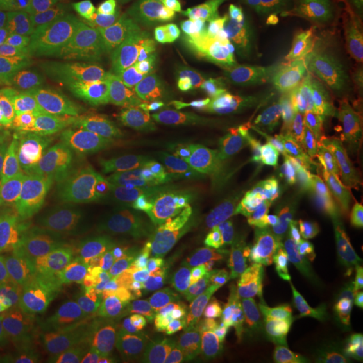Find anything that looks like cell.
I'll list each match as a JSON object with an SVG mask.
<instances>
[{"mask_svg":"<svg viewBox=\"0 0 363 363\" xmlns=\"http://www.w3.org/2000/svg\"><path fill=\"white\" fill-rule=\"evenodd\" d=\"M35 138L38 135L22 108L0 113V181L22 172L25 156L30 145L35 143Z\"/></svg>","mask_w":363,"mask_h":363,"instance_id":"14","label":"cell"},{"mask_svg":"<svg viewBox=\"0 0 363 363\" xmlns=\"http://www.w3.org/2000/svg\"><path fill=\"white\" fill-rule=\"evenodd\" d=\"M320 81L267 57L208 89L143 111L111 183L121 226L216 229L283 156Z\"/></svg>","mask_w":363,"mask_h":363,"instance_id":"1","label":"cell"},{"mask_svg":"<svg viewBox=\"0 0 363 363\" xmlns=\"http://www.w3.org/2000/svg\"><path fill=\"white\" fill-rule=\"evenodd\" d=\"M35 135L121 143L138 111L113 54L97 40L27 46L22 105Z\"/></svg>","mask_w":363,"mask_h":363,"instance_id":"5","label":"cell"},{"mask_svg":"<svg viewBox=\"0 0 363 363\" xmlns=\"http://www.w3.org/2000/svg\"><path fill=\"white\" fill-rule=\"evenodd\" d=\"M121 0H0V40L57 46L97 40Z\"/></svg>","mask_w":363,"mask_h":363,"instance_id":"10","label":"cell"},{"mask_svg":"<svg viewBox=\"0 0 363 363\" xmlns=\"http://www.w3.org/2000/svg\"><path fill=\"white\" fill-rule=\"evenodd\" d=\"M118 159L121 151L116 143L38 135L27 151L22 172L73 191H105L116 178Z\"/></svg>","mask_w":363,"mask_h":363,"instance_id":"12","label":"cell"},{"mask_svg":"<svg viewBox=\"0 0 363 363\" xmlns=\"http://www.w3.org/2000/svg\"><path fill=\"white\" fill-rule=\"evenodd\" d=\"M118 363H216L208 361V358H194V355H175V352H145V355H138V358H127V361Z\"/></svg>","mask_w":363,"mask_h":363,"instance_id":"16","label":"cell"},{"mask_svg":"<svg viewBox=\"0 0 363 363\" xmlns=\"http://www.w3.org/2000/svg\"><path fill=\"white\" fill-rule=\"evenodd\" d=\"M339 94H345L347 100L363 105V81H342L339 86H334Z\"/></svg>","mask_w":363,"mask_h":363,"instance_id":"17","label":"cell"},{"mask_svg":"<svg viewBox=\"0 0 363 363\" xmlns=\"http://www.w3.org/2000/svg\"><path fill=\"white\" fill-rule=\"evenodd\" d=\"M216 229L363 247V105L320 84L283 156Z\"/></svg>","mask_w":363,"mask_h":363,"instance_id":"3","label":"cell"},{"mask_svg":"<svg viewBox=\"0 0 363 363\" xmlns=\"http://www.w3.org/2000/svg\"><path fill=\"white\" fill-rule=\"evenodd\" d=\"M280 25L267 13L234 9L172 49L118 60L121 76L138 113L175 97L208 89L261 60L272 57Z\"/></svg>","mask_w":363,"mask_h":363,"instance_id":"7","label":"cell"},{"mask_svg":"<svg viewBox=\"0 0 363 363\" xmlns=\"http://www.w3.org/2000/svg\"><path fill=\"white\" fill-rule=\"evenodd\" d=\"M288 27L339 81H363V0H331L301 9L288 16Z\"/></svg>","mask_w":363,"mask_h":363,"instance_id":"11","label":"cell"},{"mask_svg":"<svg viewBox=\"0 0 363 363\" xmlns=\"http://www.w3.org/2000/svg\"><path fill=\"white\" fill-rule=\"evenodd\" d=\"M232 11V0H121L97 43L116 60H138L178 46Z\"/></svg>","mask_w":363,"mask_h":363,"instance_id":"8","label":"cell"},{"mask_svg":"<svg viewBox=\"0 0 363 363\" xmlns=\"http://www.w3.org/2000/svg\"><path fill=\"white\" fill-rule=\"evenodd\" d=\"M162 269L202 318L259 342L363 328V253L189 245Z\"/></svg>","mask_w":363,"mask_h":363,"instance_id":"2","label":"cell"},{"mask_svg":"<svg viewBox=\"0 0 363 363\" xmlns=\"http://www.w3.org/2000/svg\"><path fill=\"white\" fill-rule=\"evenodd\" d=\"M27 81V49L0 40V113L22 105Z\"/></svg>","mask_w":363,"mask_h":363,"instance_id":"15","label":"cell"},{"mask_svg":"<svg viewBox=\"0 0 363 363\" xmlns=\"http://www.w3.org/2000/svg\"><path fill=\"white\" fill-rule=\"evenodd\" d=\"M0 223L57 229V226H105L118 223L111 189L73 191L16 172L0 181ZM121 226V223H118Z\"/></svg>","mask_w":363,"mask_h":363,"instance_id":"9","label":"cell"},{"mask_svg":"<svg viewBox=\"0 0 363 363\" xmlns=\"http://www.w3.org/2000/svg\"><path fill=\"white\" fill-rule=\"evenodd\" d=\"M277 363H363V328L298 331L267 342Z\"/></svg>","mask_w":363,"mask_h":363,"instance_id":"13","label":"cell"},{"mask_svg":"<svg viewBox=\"0 0 363 363\" xmlns=\"http://www.w3.org/2000/svg\"><path fill=\"white\" fill-rule=\"evenodd\" d=\"M130 256L124 226H3L0 223V331L38 339L43 318L70 288Z\"/></svg>","mask_w":363,"mask_h":363,"instance_id":"4","label":"cell"},{"mask_svg":"<svg viewBox=\"0 0 363 363\" xmlns=\"http://www.w3.org/2000/svg\"><path fill=\"white\" fill-rule=\"evenodd\" d=\"M234 9H240V11H256V13H267L269 11V6H272L274 0H232Z\"/></svg>","mask_w":363,"mask_h":363,"instance_id":"18","label":"cell"},{"mask_svg":"<svg viewBox=\"0 0 363 363\" xmlns=\"http://www.w3.org/2000/svg\"><path fill=\"white\" fill-rule=\"evenodd\" d=\"M175 310L151 288L116 280H81L43 318L38 339L86 363H118L159 350L175 331Z\"/></svg>","mask_w":363,"mask_h":363,"instance_id":"6","label":"cell"}]
</instances>
